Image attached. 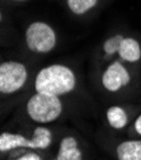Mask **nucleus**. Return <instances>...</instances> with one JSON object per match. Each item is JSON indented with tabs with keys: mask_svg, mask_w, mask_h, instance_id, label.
Segmentation results:
<instances>
[{
	"mask_svg": "<svg viewBox=\"0 0 141 160\" xmlns=\"http://www.w3.org/2000/svg\"><path fill=\"white\" fill-rule=\"evenodd\" d=\"M14 2H23V0H14Z\"/></svg>",
	"mask_w": 141,
	"mask_h": 160,
	"instance_id": "obj_14",
	"label": "nucleus"
},
{
	"mask_svg": "<svg viewBox=\"0 0 141 160\" xmlns=\"http://www.w3.org/2000/svg\"><path fill=\"white\" fill-rule=\"evenodd\" d=\"M28 78L27 68L19 61H5L0 65V92L13 94L21 90Z\"/></svg>",
	"mask_w": 141,
	"mask_h": 160,
	"instance_id": "obj_5",
	"label": "nucleus"
},
{
	"mask_svg": "<svg viewBox=\"0 0 141 160\" xmlns=\"http://www.w3.org/2000/svg\"><path fill=\"white\" fill-rule=\"evenodd\" d=\"M56 160H83V154L78 146V141L73 136H66L61 140Z\"/></svg>",
	"mask_w": 141,
	"mask_h": 160,
	"instance_id": "obj_8",
	"label": "nucleus"
},
{
	"mask_svg": "<svg viewBox=\"0 0 141 160\" xmlns=\"http://www.w3.org/2000/svg\"><path fill=\"white\" fill-rule=\"evenodd\" d=\"M26 111L32 121L38 123H50L61 116L63 103L57 95L36 93L27 102Z\"/></svg>",
	"mask_w": 141,
	"mask_h": 160,
	"instance_id": "obj_2",
	"label": "nucleus"
},
{
	"mask_svg": "<svg viewBox=\"0 0 141 160\" xmlns=\"http://www.w3.org/2000/svg\"><path fill=\"white\" fill-rule=\"evenodd\" d=\"M66 4L74 14L83 15L98 4V0H66Z\"/></svg>",
	"mask_w": 141,
	"mask_h": 160,
	"instance_id": "obj_11",
	"label": "nucleus"
},
{
	"mask_svg": "<svg viewBox=\"0 0 141 160\" xmlns=\"http://www.w3.org/2000/svg\"><path fill=\"white\" fill-rule=\"evenodd\" d=\"M17 160H42V159L36 152H28V154H24L22 156H19Z\"/></svg>",
	"mask_w": 141,
	"mask_h": 160,
	"instance_id": "obj_12",
	"label": "nucleus"
},
{
	"mask_svg": "<svg viewBox=\"0 0 141 160\" xmlns=\"http://www.w3.org/2000/svg\"><path fill=\"white\" fill-rule=\"evenodd\" d=\"M27 47L36 53H48L57 43V37L53 28L41 21L31 23L24 33Z\"/></svg>",
	"mask_w": 141,
	"mask_h": 160,
	"instance_id": "obj_4",
	"label": "nucleus"
},
{
	"mask_svg": "<svg viewBox=\"0 0 141 160\" xmlns=\"http://www.w3.org/2000/svg\"><path fill=\"white\" fill-rule=\"evenodd\" d=\"M131 82L127 69L119 61H114L107 66L102 75V85L108 92H118Z\"/></svg>",
	"mask_w": 141,
	"mask_h": 160,
	"instance_id": "obj_7",
	"label": "nucleus"
},
{
	"mask_svg": "<svg viewBox=\"0 0 141 160\" xmlns=\"http://www.w3.org/2000/svg\"><path fill=\"white\" fill-rule=\"evenodd\" d=\"M118 160H141V140H130L121 142L117 149Z\"/></svg>",
	"mask_w": 141,
	"mask_h": 160,
	"instance_id": "obj_9",
	"label": "nucleus"
},
{
	"mask_svg": "<svg viewBox=\"0 0 141 160\" xmlns=\"http://www.w3.org/2000/svg\"><path fill=\"white\" fill-rule=\"evenodd\" d=\"M107 121L109 123L111 127L116 128V130H121L127 125V113L125 112L123 108H121L118 106H113L109 107L107 109Z\"/></svg>",
	"mask_w": 141,
	"mask_h": 160,
	"instance_id": "obj_10",
	"label": "nucleus"
},
{
	"mask_svg": "<svg viewBox=\"0 0 141 160\" xmlns=\"http://www.w3.org/2000/svg\"><path fill=\"white\" fill-rule=\"evenodd\" d=\"M52 142V132L47 127L39 126L33 131L31 138H26L23 135L3 132L0 135V151L7 152L13 149H39L45 150Z\"/></svg>",
	"mask_w": 141,
	"mask_h": 160,
	"instance_id": "obj_3",
	"label": "nucleus"
},
{
	"mask_svg": "<svg viewBox=\"0 0 141 160\" xmlns=\"http://www.w3.org/2000/svg\"><path fill=\"white\" fill-rule=\"evenodd\" d=\"M76 87L74 71L65 65H50L41 69L34 79L36 93L61 97L73 92Z\"/></svg>",
	"mask_w": 141,
	"mask_h": 160,
	"instance_id": "obj_1",
	"label": "nucleus"
},
{
	"mask_svg": "<svg viewBox=\"0 0 141 160\" xmlns=\"http://www.w3.org/2000/svg\"><path fill=\"white\" fill-rule=\"evenodd\" d=\"M103 50L107 56H112L117 53L123 61L136 62L141 58V46L135 38L123 37L121 34H116L108 38L103 45Z\"/></svg>",
	"mask_w": 141,
	"mask_h": 160,
	"instance_id": "obj_6",
	"label": "nucleus"
},
{
	"mask_svg": "<svg viewBox=\"0 0 141 160\" xmlns=\"http://www.w3.org/2000/svg\"><path fill=\"white\" fill-rule=\"evenodd\" d=\"M135 130L138 135H141V114L136 118V121H135Z\"/></svg>",
	"mask_w": 141,
	"mask_h": 160,
	"instance_id": "obj_13",
	"label": "nucleus"
}]
</instances>
